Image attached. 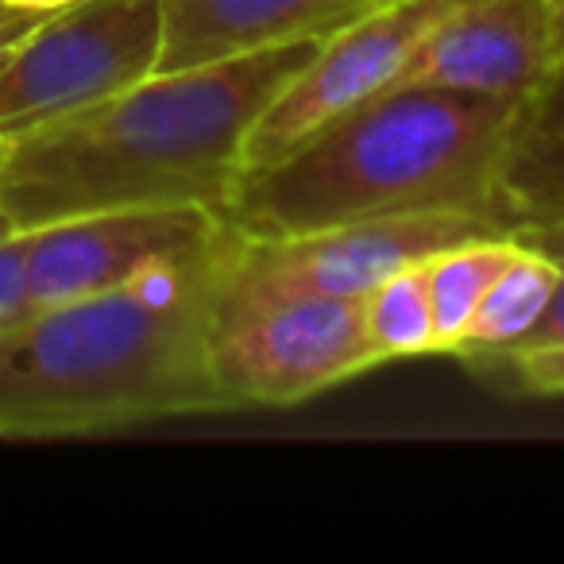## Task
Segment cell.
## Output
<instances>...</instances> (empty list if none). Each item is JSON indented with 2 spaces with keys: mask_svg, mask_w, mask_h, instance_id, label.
<instances>
[{
  "mask_svg": "<svg viewBox=\"0 0 564 564\" xmlns=\"http://www.w3.org/2000/svg\"><path fill=\"white\" fill-rule=\"evenodd\" d=\"M317 43L151 74L82 112L0 135V209L20 232L132 205H205L228 217L251 124Z\"/></svg>",
  "mask_w": 564,
  "mask_h": 564,
  "instance_id": "cell-1",
  "label": "cell"
},
{
  "mask_svg": "<svg viewBox=\"0 0 564 564\" xmlns=\"http://www.w3.org/2000/svg\"><path fill=\"white\" fill-rule=\"evenodd\" d=\"M236 225L205 251L148 267L117 291L35 310L0 333V437H86L228 410L209 329Z\"/></svg>",
  "mask_w": 564,
  "mask_h": 564,
  "instance_id": "cell-2",
  "label": "cell"
},
{
  "mask_svg": "<svg viewBox=\"0 0 564 564\" xmlns=\"http://www.w3.org/2000/svg\"><path fill=\"white\" fill-rule=\"evenodd\" d=\"M525 109L456 89H387L243 174L228 220L243 236H294L402 213H484L518 236L510 166Z\"/></svg>",
  "mask_w": 564,
  "mask_h": 564,
  "instance_id": "cell-3",
  "label": "cell"
},
{
  "mask_svg": "<svg viewBox=\"0 0 564 564\" xmlns=\"http://www.w3.org/2000/svg\"><path fill=\"white\" fill-rule=\"evenodd\" d=\"M209 360L228 410H240L306 402L371 371L379 356L364 329L360 299L263 291L228 271L209 329Z\"/></svg>",
  "mask_w": 564,
  "mask_h": 564,
  "instance_id": "cell-4",
  "label": "cell"
},
{
  "mask_svg": "<svg viewBox=\"0 0 564 564\" xmlns=\"http://www.w3.org/2000/svg\"><path fill=\"white\" fill-rule=\"evenodd\" d=\"M163 0H78L0 51V135L70 117L151 78Z\"/></svg>",
  "mask_w": 564,
  "mask_h": 564,
  "instance_id": "cell-5",
  "label": "cell"
},
{
  "mask_svg": "<svg viewBox=\"0 0 564 564\" xmlns=\"http://www.w3.org/2000/svg\"><path fill=\"white\" fill-rule=\"evenodd\" d=\"M456 0H376L317 43L314 58L274 94L243 140V174L279 163L345 112L394 89L414 51Z\"/></svg>",
  "mask_w": 564,
  "mask_h": 564,
  "instance_id": "cell-6",
  "label": "cell"
},
{
  "mask_svg": "<svg viewBox=\"0 0 564 564\" xmlns=\"http://www.w3.org/2000/svg\"><path fill=\"white\" fill-rule=\"evenodd\" d=\"M240 232V228H236ZM471 236H514L484 213H402V217L348 220L294 236H243L232 274L263 291L364 299L391 271Z\"/></svg>",
  "mask_w": 564,
  "mask_h": 564,
  "instance_id": "cell-7",
  "label": "cell"
},
{
  "mask_svg": "<svg viewBox=\"0 0 564 564\" xmlns=\"http://www.w3.org/2000/svg\"><path fill=\"white\" fill-rule=\"evenodd\" d=\"M228 228L205 205H132L24 228L32 314L117 291L148 267L205 251Z\"/></svg>",
  "mask_w": 564,
  "mask_h": 564,
  "instance_id": "cell-8",
  "label": "cell"
},
{
  "mask_svg": "<svg viewBox=\"0 0 564 564\" xmlns=\"http://www.w3.org/2000/svg\"><path fill=\"white\" fill-rule=\"evenodd\" d=\"M549 0H456L406 63L402 86L456 89L530 105L561 70Z\"/></svg>",
  "mask_w": 564,
  "mask_h": 564,
  "instance_id": "cell-9",
  "label": "cell"
},
{
  "mask_svg": "<svg viewBox=\"0 0 564 564\" xmlns=\"http://www.w3.org/2000/svg\"><path fill=\"white\" fill-rule=\"evenodd\" d=\"M376 0H163L155 74L243 58L256 51L325 40Z\"/></svg>",
  "mask_w": 564,
  "mask_h": 564,
  "instance_id": "cell-10",
  "label": "cell"
},
{
  "mask_svg": "<svg viewBox=\"0 0 564 564\" xmlns=\"http://www.w3.org/2000/svg\"><path fill=\"white\" fill-rule=\"evenodd\" d=\"M564 274V263L553 251L525 243L522 236L510 248L507 263L495 271L491 286L484 291L476 306V317L464 329L453 356H510L518 340L538 325L553 299L556 282Z\"/></svg>",
  "mask_w": 564,
  "mask_h": 564,
  "instance_id": "cell-11",
  "label": "cell"
},
{
  "mask_svg": "<svg viewBox=\"0 0 564 564\" xmlns=\"http://www.w3.org/2000/svg\"><path fill=\"white\" fill-rule=\"evenodd\" d=\"M514 240L518 236H471V240H456L422 259L433 325H437V352H456L464 329L476 317L479 299L491 286L495 271L507 263Z\"/></svg>",
  "mask_w": 564,
  "mask_h": 564,
  "instance_id": "cell-12",
  "label": "cell"
},
{
  "mask_svg": "<svg viewBox=\"0 0 564 564\" xmlns=\"http://www.w3.org/2000/svg\"><path fill=\"white\" fill-rule=\"evenodd\" d=\"M360 306L364 329H368L379 364L437 352V325H433V302L430 286H425L422 259L399 267L383 282H376L360 299Z\"/></svg>",
  "mask_w": 564,
  "mask_h": 564,
  "instance_id": "cell-13",
  "label": "cell"
},
{
  "mask_svg": "<svg viewBox=\"0 0 564 564\" xmlns=\"http://www.w3.org/2000/svg\"><path fill=\"white\" fill-rule=\"evenodd\" d=\"M564 194V63L545 89L525 109V124L518 135L514 166H510V197H514L518 225L522 213L538 197Z\"/></svg>",
  "mask_w": 564,
  "mask_h": 564,
  "instance_id": "cell-14",
  "label": "cell"
},
{
  "mask_svg": "<svg viewBox=\"0 0 564 564\" xmlns=\"http://www.w3.org/2000/svg\"><path fill=\"white\" fill-rule=\"evenodd\" d=\"M32 314L28 299V236L12 228L0 236V333Z\"/></svg>",
  "mask_w": 564,
  "mask_h": 564,
  "instance_id": "cell-15",
  "label": "cell"
},
{
  "mask_svg": "<svg viewBox=\"0 0 564 564\" xmlns=\"http://www.w3.org/2000/svg\"><path fill=\"white\" fill-rule=\"evenodd\" d=\"M518 376V387L538 394H564V348H541V352L507 356Z\"/></svg>",
  "mask_w": 564,
  "mask_h": 564,
  "instance_id": "cell-16",
  "label": "cell"
},
{
  "mask_svg": "<svg viewBox=\"0 0 564 564\" xmlns=\"http://www.w3.org/2000/svg\"><path fill=\"white\" fill-rule=\"evenodd\" d=\"M561 263H564V259H561ZM541 348H564V274H561V282H556V291H553V299H549L545 314H541L538 325H533V329L518 340V348L510 356L541 352Z\"/></svg>",
  "mask_w": 564,
  "mask_h": 564,
  "instance_id": "cell-17",
  "label": "cell"
},
{
  "mask_svg": "<svg viewBox=\"0 0 564 564\" xmlns=\"http://www.w3.org/2000/svg\"><path fill=\"white\" fill-rule=\"evenodd\" d=\"M43 17H47V12H28V9H17V4H9V0H0V51L12 47L20 35L32 32V28L40 24Z\"/></svg>",
  "mask_w": 564,
  "mask_h": 564,
  "instance_id": "cell-18",
  "label": "cell"
},
{
  "mask_svg": "<svg viewBox=\"0 0 564 564\" xmlns=\"http://www.w3.org/2000/svg\"><path fill=\"white\" fill-rule=\"evenodd\" d=\"M17 9H28V12H58L66 4H78V0H9Z\"/></svg>",
  "mask_w": 564,
  "mask_h": 564,
  "instance_id": "cell-19",
  "label": "cell"
},
{
  "mask_svg": "<svg viewBox=\"0 0 564 564\" xmlns=\"http://www.w3.org/2000/svg\"><path fill=\"white\" fill-rule=\"evenodd\" d=\"M553 4V20H556V40H561V51H564V0H549Z\"/></svg>",
  "mask_w": 564,
  "mask_h": 564,
  "instance_id": "cell-20",
  "label": "cell"
},
{
  "mask_svg": "<svg viewBox=\"0 0 564 564\" xmlns=\"http://www.w3.org/2000/svg\"><path fill=\"white\" fill-rule=\"evenodd\" d=\"M549 228H561V232H564V220H553V225H549ZM545 251H553V248H545ZM553 256H556V259H564V248H556Z\"/></svg>",
  "mask_w": 564,
  "mask_h": 564,
  "instance_id": "cell-21",
  "label": "cell"
},
{
  "mask_svg": "<svg viewBox=\"0 0 564 564\" xmlns=\"http://www.w3.org/2000/svg\"><path fill=\"white\" fill-rule=\"evenodd\" d=\"M12 232V220L4 217V209H0V236H9Z\"/></svg>",
  "mask_w": 564,
  "mask_h": 564,
  "instance_id": "cell-22",
  "label": "cell"
}]
</instances>
